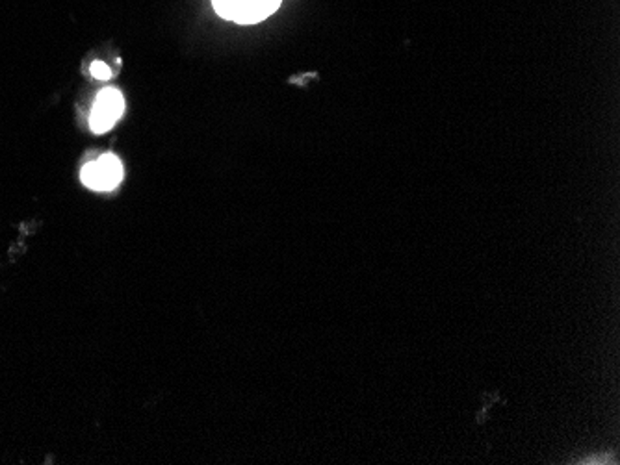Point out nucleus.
I'll use <instances>...</instances> for the list:
<instances>
[{
	"instance_id": "obj_1",
	"label": "nucleus",
	"mask_w": 620,
	"mask_h": 465,
	"mask_svg": "<svg viewBox=\"0 0 620 465\" xmlns=\"http://www.w3.org/2000/svg\"><path fill=\"white\" fill-rule=\"evenodd\" d=\"M82 184L95 191H112L123 179V165L113 154H105L99 160L89 162L81 172Z\"/></svg>"
},
{
	"instance_id": "obj_2",
	"label": "nucleus",
	"mask_w": 620,
	"mask_h": 465,
	"mask_svg": "<svg viewBox=\"0 0 620 465\" xmlns=\"http://www.w3.org/2000/svg\"><path fill=\"white\" fill-rule=\"evenodd\" d=\"M125 110L123 95L118 89H105L99 93L89 115V126L95 133L108 132L115 121L121 118Z\"/></svg>"
},
{
	"instance_id": "obj_3",
	"label": "nucleus",
	"mask_w": 620,
	"mask_h": 465,
	"mask_svg": "<svg viewBox=\"0 0 620 465\" xmlns=\"http://www.w3.org/2000/svg\"><path fill=\"white\" fill-rule=\"evenodd\" d=\"M279 6L281 0H238V10L232 21L238 25H255L275 13Z\"/></svg>"
},
{
	"instance_id": "obj_4",
	"label": "nucleus",
	"mask_w": 620,
	"mask_h": 465,
	"mask_svg": "<svg viewBox=\"0 0 620 465\" xmlns=\"http://www.w3.org/2000/svg\"><path fill=\"white\" fill-rule=\"evenodd\" d=\"M212 4H214V10L220 17L230 19V21L235 19L238 10V0H212Z\"/></svg>"
},
{
	"instance_id": "obj_5",
	"label": "nucleus",
	"mask_w": 620,
	"mask_h": 465,
	"mask_svg": "<svg viewBox=\"0 0 620 465\" xmlns=\"http://www.w3.org/2000/svg\"><path fill=\"white\" fill-rule=\"evenodd\" d=\"M91 76L97 80H108L110 76H112V71H110V67L105 62H93Z\"/></svg>"
}]
</instances>
